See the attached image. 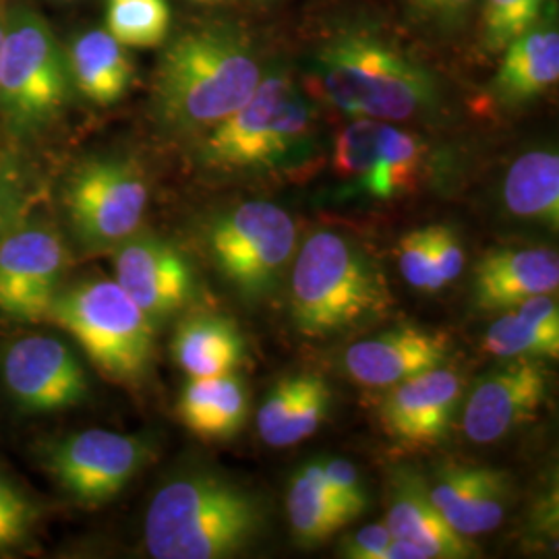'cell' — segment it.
<instances>
[{
  "label": "cell",
  "instance_id": "obj_10",
  "mask_svg": "<svg viewBox=\"0 0 559 559\" xmlns=\"http://www.w3.org/2000/svg\"><path fill=\"white\" fill-rule=\"evenodd\" d=\"M64 203L80 242L96 249L112 247L138 233L147 207V187L124 162H87L69 180Z\"/></svg>",
  "mask_w": 559,
  "mask_h": 559
},
{
  "label": "cell",
  "instance_id": "obj_1",
  "mask_svg": "<svg viewBox=\"0 0 559 559\" xmlns=\"http://www.w3.org/2000/svg\"><path fill=\"white\" fill-rule=\"evenodd\" d=\"M263 519L251 491L212 473H189L154 496L145 547L156 559L230 558L260 537Z\"/></svg>",
  "mask_w": 559,
  "mask_h": 559
},
{
  "label": "cell",
  "instance_id": "obj_3",
  "mask_svg": "<svg viewBox=\"0 0 559 559\" xmlns=\"http://www.w3.org/2000/svg\"><path fill=\"white\" fill-rule=\"evenodd\" d=\"M290 295L293 321L307 338L357 328L394 302L380 267L336 230H320L302 245Z\"/></svg>",
  "mask_w": 559,
  "mask_h": 559
},
{
  "label": "cell",
  "instance_id": "obj_35",
  "mask_svg": "<svg viewBox=\"0 0 559 559\" xmlns=\"http://www.w3.org/2000/svg\"><path fill=\"white\" fill-rule=\"evenodd\" d=\"M431 251V293L454 282L464 270V251L456 235L445 226H429Z\"/></svg>",
  "mask_w": 559,
  "mask_h": 559
},
{
  "label": "cell",
  "instance_id": "obj_12",
  "mask_svg": "<svg viewBox=\"0 0 559 559\" xmlns=\"http://www.w3.org/2000/svg\"><path fill=\"white\" fill-rule=\"evenodd\" d=\"M2 380L25 413H57L78 406L90 390L73 350L48 334L11 342L2 357Z\"/></svg>",
  "mask_w": 559,
  "mask_h": 559
},
{
  "label": "cell",
  "instance_id": "obj_18",
  "mask_svg": "<svg viewBox=\"0 0 559 559\" xmlns=\"http://www.w3.org/2000/svg\"><path fill=\"white\" fill-rule=\"evenodd\" d=\"M394 539L419 547L425 558H477L479 549L456 533L429 498L427 483L413 468L400 466L392 475L388 524Z\"/></svg>",
  "mask_w": 559,
  "mask_h": 559
},
{
  "label": "cell",
  "instance_id": "obj_34",
  "mask_svg": "<svg viewBox=\"0 0 559 559\" xmlns=\"http://www.w3.org/2000/svg\"><path fill=\"white\" fill-rule=\"evenodd\" d=\"M300 383H302V376L286 378L270 392L267 399L263 400L258 413V429H260L261 440L267 445H276L280 431L290 419L293 408L299 399Z\"/></svg>",
  "mask_w": 559,
  "mask_h": 559
},
{
  "label": "cell",
  "instance_id": "obj_20",
  "mask_svg": "<svg viewBox=\"0 0 559 559\" xmlns=\"http://www.w3.org/2000/svg\"><path fill=\"white\" fill-rule=\"evenodd\" d=\"M249 400L245 383L233 373L191 378L182 388L177 415L201 440H230L247 420Z\"/></svg>",
  "mask_w": 559,
  "mask_h": 559
},
{
  "label": "cell",
  "instance_id": "obj_26",
  "mask_svg": "<svg viewBox=\"0 0 559 559\" xmlns=\"http://www.w3.org/2000/svg\"><path fill=\"white\" fill-rule=\"evenodd\" d=\"M423 145L420 141L394 127H385L381 156L373 175L362 189L380 200H390L413 187L419 177Z\"/></svg>",
  "mask_w": 559,
  "mask_h": 559
},
{
  "label": "cell",
  "instance_id": "obj_14",
  "mask_svg": "<svg viewBox=\"0 0 559 559\" xmlns=\"http://www.w3.org/2000/svg\"><path fill=\"white\" fill-rule=\"evenodd\" d=\"M549 373L535 360L519 359L477 381L462 415L464 436L491 443L537 415L547 396Z\"/></svg>",
  "mask_w": 559,
  "mask_h": 559
},
{
  "label": "cell",
  "instance_id": "obj_17",
  "mask_svg": "<svg viewBox=\"0 0 559 559\" xmlns=\"http://www.w3.org/2000/svg\"><path fill=\"white\" fill-rule=\"evenodd\" d=\"M448 348L443 334L402 325L348 346L344 367L353 380L367 388H392L441 367L448 359Z\"/></svg>",
  "mask_w": 559,
  "mask_h": 559
},
{
  "label": "cell",
  "instance_id": "obj_39",
  "mask_svg": "<svg viewBox=\"0 0 559 559\" xmlns=\"http://www.w3.org/2000/svg\"><path fill=\"white\" fill-rule=\"evenodd\" d=\"M23 216V198L17 182L0 175V239Z\"/></svg>",
  "mask_w": 559,
  "mask_h": 559
},
{
  "label": "cell",
  "instance_id": "obj_8",
  "mask_svg": "<svg viewBox=\"0 0 559 559\" xmlns=\"http://www.w3.org/2000/svg\"><path fill=\"white\" fill-rule=\"evenodd\" d=\"M67 98L59 44L38 15H20L4 34L0 55V104L15 129L55 119Z\"/></svg>",
  "mask_w": 559,
  "mask_h": 559
},
{
  "label": "cell",
  "instance_id": "obj_37",
  "mask_svg": "<svg viewBox=\"0 0 559 559\" xmlns=\"http://www.w3.org/2000/svg\"><path fill=\"white\" fill-rule=\"evenodd\" d=\"M392 539L394 537L385 524L365 526L344 543V556L353 559H381Z\"/></svg>",
  "mask_w": 559,
  "mask_h": 559
},
{
  "label": "cell",
  "instance_id": "obj_43",
  "mask_svg": "<svg viewBox=\"0 0 559 559\" xmlns=\"http://www.w3.org/2000/svg\"><path fill=\"white\" fill-rule=\"evenodd\" d=\"M195 4H218V2H226V0H191Z\"/></svg>",
  "mask_w": 559,
  "mask_h": 559
},
{
  "label": "cell",
  "instance_id": "obj_6",
  "mask_svg": "<svg viewBox=\"0 0 559 559\" xmlns=\"http://www.w3.org/2000/svg\"><path fill=\"white\" fill-rule=\"evenodd\" d=\"M311 110L293 81L272 75L230 117L221 120L203 145V158L221 170H253L286 160L307 138Z\"/></svg>",
  "mask_w": 559,
  "mask_h": 559
},
{
  "label": "cell",
  "instance_id": "obj_19",
  "mask_svg": "<svg viewBox=\"0 0 559 559\" xmlns=\"http://www.w3.org/2000/svg\"><path fill=\"white\" fill-rule=\"evenodd\" d=\"M559 286V260L551 249H514L491 253L477 265L475 300L485 311L514 309Z\"/></svg>",
  "mask_w": 559,
  "mask_h": 559
},
{
  "label": "cell",
  "instance_id": "obj_16",
  "mask_svg": "<svg viewBox=\"0 0 559 559\" xmlns=\"http://www.w3.org/2000/svg\"><path fill=\"white\" fill-rule=\"evenodd\" d=\"M427 489L441 516L468 539L496 531L510 503L508 475L473 464H443Z\"/></svg>",
  "mask_w": 559,
  "mask_h": 559
},
{
  "label": "cell",
  "instance_id": "obj_9",
  "mask_svg": "<svg viewBox=\"0 0 559 559\" xmlns=\"http://www.w3.org/2000/svg\"><path fill=\"white\" fill-rule=\"evenodd\" d=\"M152 443L106 429H85L41 450L44 468L85 508L115 500L152 456Z\"/></svg>",
  "mask_w": 559,
  "mask_h": 559
},
{
  "label": "cell",
  "instance_id": "obj_36",
  "mask_svg": "<svg viewBox=\"0 0 559 559\" xmlns=\"http://www.w3.org/2000/svg\"><path fill=\"white\" fill-rule=\"evenodd\" d=\"M399 267L404 280L419 290L431 293V251L429 226L404 235L399 242Z\"/></svg>",
  "mask_w": 559,
  "mask_h": 559
},
{
  "label": "cell",
  "instance_id": "obj_30",
  "mask_svg": "<svg viewBox=\"0 0 559 559\" xmlns=\"http://www.w3.org/2000/svg\"><path fill=\"white\" fill-rule=\"evenodd\" d=\"M547 0H485L483 34L489 50L500 52L539 23Z\"/></svg>",
  "mask_w": 559,
  "mask_h": 559
},
{
  "label": "cell",
  "instance_id": "obj_41",
  "mask_svg": "<svg viewBox=\"0 0 559 559\" xmlns=\"http://www.w3.org/2000/svg\"><path fill=\"white\" fill-rule=\"evenodd\" d=\"M420 7H425L427 11L441 13V15H454L460 13L462 9H466L473 0H417Z\"/></svg>",
  "mask_w": 559,
  "mask_h": 559
},
{
  "label": "cell",
  "instance_id": "obj_13",
  "mask_svg": "<svg viewBox=\"0 0 559 559\" xmlns=\"http://www.w3.org/2000/svg\"><path fill=\"white\" fill-rule=\"evenodd\" d=\"M115 280L152 321L166 320L195 297V278L179 249L154 235H131L115 255Z\"/></svg>",
  "mask_w": 559,
  "mask_h": 559
},
{
  "label": "cell",
  "instance_id": "obj_27",
  "mask_svg": "<svg viewBox=\"0 0 559 559\" xmlns=\"http://www.w3.org/2000/svg\"><path fill=\"white\" fill-rule=\"evenodd\" d=\"M170 29L166 0H112L108 9V34L120 46L154 48Z\"/></svg>",
  "mask_w": 559,
  "mask_h": 559
},
{
  "label": "cell",
  "instance_id": "obj_24",
  "mask_svg": "<svg viewBox=\"0 0 559 559\" xmlns=\"http://www.w3.org/2000/svg\"><path fill=\"white\" fill-rule=\"evenodd\" d=\"M508 210L547 228L559 226V156L551 150H533L510 166L503 182Z\"/></svg>",
  "mask_w": 559,
  "mask_h": 559
},
{
  "label": "cell",
  "instance_id": "obj_28",
  "mask_svg": "<svg viewBox=\"0 0 559 559\" xmlns=\"http://www.w3.org/2000/svg\"><path fill=\"white\" fill-rule=\"evenodd\" d=\"M485 350L500 359L558 357L559 334H549L520 320L512 311L496 321L485 334Z\"/></svg>",
  "mask_w": 559,
  "mask_h": 559
},
{
  "label": "cell",
  "instance_id": "obj_29",
  "mask_svg": "<svg viewBox=\"0 0 559 559\" xmlns=\"http://www.w3.org/2000/svg\"><path fill=\"white\" fill-rule=\"evenodd\" d=\"M385 127L378 119L350 122L336 140L334 166L342 177L357 179L360 187L373 175L381 156Z\"/></svg>",
  "mask_w": 559,
  "mask_h": 559
},
{
  "label": "cell",
  "instance_id": "obj_40",
  "mask_svg": "<svg viewBox=\"0 0 559 559\" xmlns=\"http://www.w3.org/2000/svg\"><path fill=\"white\" fill-rule=\"evenodd\" d=\"M381 559H427L419 547L406 543V540L392 539L388 549L383 551Z\"/></svg>",
  "mask_w": 559,
  "mask_h": 559
},
{
  "label": "cell",
  "instance_id": "obj_31",
  "mask_svg": "<svg viewBox=\"0 0 559 559\" xmlns=\"http://www.w3.org/2000/svg\"><path fill=\"white\" fill-rule=\"evenodd\" d=\"M40 508L15 480L0 473V556L23 547L34 535Z\"/></svg>",
  "mask_w": 559,
  "mask_h": 559
},
{
  "label": "cell",
  "instance_id": "obj_11",
  "mask_svg": "<svg viewBox=\"0 0 559 559\" xmlns=\"http://www.w3.org/2000/svg\"><path fill=\"white\" fill-rule=\"evenodd\" d=\"M67 249L59 230L44 222H17L0 239V313L46 320L60 288Z\"/></svg>",
  "mask_w": 559,
  "mask_h": 559
},
{
  "label": "cell",
  "instance_id": "obj_33",
  "mask_svg": "<svg viewBox=\"0 0 559 559\" xmlns=\"http://www.w3.org/2000/svg\"><path fill=\"white\" fill-rule=\"evenodd\" d=\"M323 475L336 498L340 512L344 519L355 520L360 516L367 508V493L359 477V471L342 459L321 460Z\"/></svg>",
  "mask_w": 559,
  "mask_h": 559
},
{
  "label": "cell",
  "instance_id": "obj_2",
  "mask_svg": "<svg viewBox=\"0 0 559 559\" xmlns=\"http://www.w3.org/2000/svg\"><path fill=\"white\" fill-rule=\"evenodd\" d=\"M260 81V62L239 36L222 29L189 32L162 59L156 104L170 127H216L247 102Z\"/></svg>",
  "mask_w": 559,
  "mask_h": 559
},
{
  "label": "cell",
  "instance_id": "obj_32",
  "mask_svg": "<svg viewBox=\"0 0 559 559\" xmlns=\"http://www.w3.org/2000/svg\"><path fill=\"white\" fill-rule=\"evenodd\" d=\"M330 404H332V392L328 383L318 376H302L299 399L293 408L290 419L280 431L274 448L295 445L299 441L311 438L328 417Z\"/></svg>",
  "mask_w": 559,
  "mask_h": 559
},
{
  "label": "cell",
  "instance_id": "obj_7",
  "mask_svg": "<svg viewBox=\"0 0 559 559\" xmlns=\"http://www.w3.org/2000/svg\"><path fill=\"white\" fill-rule=\"evenodd\" d=\"M207 247L240 295L258 299L274 290L297 247L288 212L270 201H247L210 224Z\"/></svg>",
  "mask_w": 559,
  "mask_h": 559
},
{
  "label": "cell",
  "instance_id": "obj_5",
  "mask_svg": "<svg viewBox=\"0 0 559 559\" xmlns=\"http://www.w3.org/2000/svg\"><path fill=\"white\" fill-rule=\"evenodd\" d=\"M46 320L78 340L108 380L133 385L147 376L154 359V321L117 280H81L59 290Z\"/></svg>",
  "mask_w": 559,
  "mask_h": 559
},
{
  "label": "cell",
  "instance_id": "obj_22",
  "mask_svg": "<svg viewBox=\"0 0 559 559\" xmlns=\"http://www.w3.org/2000/svg\"><path fill=\"white\" fill-rule=\"evenodd\" d=\"M173 355L189 378H214L237 369L245 357L239 328L216 313H193L180 321Z\"/></svg>",
  "mask_w": 559,
  "mask_h": 559
},
{
  "label": "cell",
  "instance_id": "obj_21",
  "mask_svg": "<svg viewBox=\"0 0 559 559\" xmlns=\"http://www.w3.org/2000/svg\"><path fill=\"white\" fill-rule=\"evenodd\" d=\"M558 78V27L551 23H537L503 48L493 87L503 100L526 102L556 85Z\"/></svg>",
  "mask_w": 559,
  "mask_h": 559
},
{
  "label": "cell",
  "instance_id": "obj_4",
  "mask_svg": "<svg viewBox=\"0 0 559 559\" xmlns=\"http://www.w3.org/2000/svg\"><path fill=\"white\" fill-rule=\"evenodd\" d=\"M321 96L340 110L378 120H406L438 102L433 75L388 44L342 36L321 50L316 64Z\"/></svg>",
  "mask_w": 559,
  "mask_h": 559
},
{
  "label": "cell",
  "instance_id": "obj_25",
  "mask_svg": "<svg viewBox=\"0 0 559 559\" xmlns=\"http://www.w3.org/2000/svg\"><path fill=\"white\" fill-rule=\"evenodd\" d=\"M286 508L300 547H318L348 524L325 480L321 460L300 466L290 480Z\"/></svg>",
  "mask_w": 559,
  "mask_h": 559
},
{
  "label": "cell",
  "instance_id": "obj_42",
  "mask_svg": "<svg viewBox=\"0 0 559 559\" xmlns=\"http://www.w3.org/2000/svg\"><path fill=\"white\" fill-rule=\"evenodd\" d=\"M4 34H7V27L2 25V21H0V55H2V44H4Z\"/></svg>",
  "mask_w": 559,
  "mask_h": 559
},
{
  "label": "cell",
  "instance_id": "obj_23",
  "mask_svg": "<svg viewBox=\"0 0 559 559\" xmlns=\"http://www.w3.org/2000/svg\"><path fill=\"white\" fill-rule=\"evenodd\" d=\"M71 73L81 94L98 106H110L127 94L133 64L108 32L83 34L71 50Z\"/></svg>",
  "mask_w": 559,
  "mask_h": 559
},
{
  "label": "cell",
  "instance_id": "obj_15",
  "mask_svg": "<svg viewBox=\"0 0 559 559\" xmlns=\"http://www.w3.org/2000/svg\"><path fill=\"white\" fill-rule=\"evenodd\" d=\"M392 388L381 406L388 436L408 448L440 443L462 396L459 376L452 369L436 367Z\"/></svg>",
  "mask_w": 559,
  "mask_h": 559
},
{
  "label": "cell",
  "instance_id": "obj_38",
  "mask_svg": "<svg viewBox=\"0 0 559 559\" xmlns=\"http://www.w3.org/2000/svg\"><path fill=\"white\" fill-rule=\"evenodd\" d=\"M514 313L520 320L531 323L537 330L559 334L558 300L551 299V295L528 297L514 307Z\"/></svg>",
  "mask_w": 559,
  "mask_h": 559
}]
</instances>
